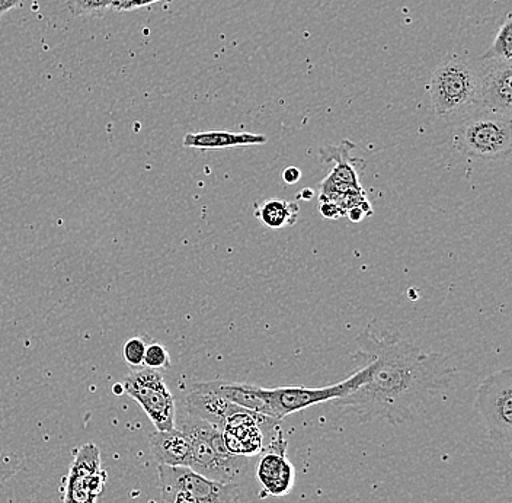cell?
Returning a JSON list of instances; mask_svg holds the SVG:
<instances>
[{
    "label": "cell",
    "mask_w": 512,
    "mask_h": 503,
    "mask_svg": "<svg viewBox=\"0 0 512 503\" xmlns=\"http://www.w3.org/2000/svg\"><path fill=\"white\" fill-rule=\"evenodd\" d=\"M357 345L352 357L370 364V377L350 396L334 402L363 424L376 419L395 426L412 421L454 376L446 355L424 352L393 333L377 335L367 329L357 336Z\"/></svg>",
    "instance_id": "1"
},
{
    "label": "cell",
    "mask_w": 512,
    "mask_h": 503,
    "mask_svg": "<svg viewBox=\"0 0 512 503\" xmlns=\"http://www.w3.org/2000/svg\"><path fill=\"white\" fill-rule=\"evenodd\" d=\"M175 428L190 442V469L220 483H238L249 470V458L227 450L217 426L188 412H176Z\"/></svg>",
    "instance_id": "2"
},
{
    "label": "cell",
    "mask_w": 512,
    "mask_h": 503,
    "mask_svg": "<svg viewBox=\"0 0 512 503\" xmlns=\"http://www.w3.org/2000/svg\"><path fill=\"white\" fill-rule=\"evenodd\" d=\"M453 144L470 159L499 162L512 153V118L476 110L457 124Z\"/></svg>",
    "instance_id": "3"
},
{
    "label": "cell",
    "mask_w": 512,
    "mask_h": 503,
    "mask_svg": "<svg viewBox=\"0 0 512 503\" xmlns=\"http://www.w3.org/2000/svg\"><path fill=\"white\" fill-rule=\"evenodd\" d=\"M479 91V69L469 59L450 54L432 73V107L440 117H450L473 108Z\"/></svg>",
    "instance_id": "4"
},
{
    "label": "cell",
    "mask_w": 512,
    "mask_h": 503,
    "mask_svg": "<svg viewBox=\"0 0 512 503\" xmlns=\"http://www.w3.org/2000/svg\"><path fill=\"white\" fill-rule=\"evenodd\" d=\"M475 408L482 416L489 438L510 458L512 450V370L495 371L480 384Z\"/></svg>",
    "instance_id": "5"
},
{
    "label": "cell",
    "mask_w": 512,
    "mask_h": 503,
    "mask_svg": "<svg viewBox=\"0 0 512 503\" xmlns=\"http://www.w3.org/2000/svg\"><path fill=\"white\" fill-rule=\"evenodd\" d=\"M163 503H242L239 483H220L190 467H158Z\"/></svg>",
    "instance_id": "6"
},
{
    "label": "cell",
    "mask_w": 512,
    "mask_h": 503,
    "mask_svg": "<svg viewBox=\"0 0 512 503\" xmlns=\"http://www.w3.org/2000/svg\"><path fill=\"white\" fill-rule=\"evenodd\" d=\"M371 367L364 362L363 367L352 374L347 380L332 386L316 387H277V389H262V397L267 402L271 418L281 419L288 415L300 412L323 402H334L342 397L350 396L358 387L367 383L370 377Z\"/></svg>",
    "instance_id": "7"
},
{
    "label": "cell",
    "mask_w": 512,
    "mask_h": 503,
    "mask_svg": "<svg viewBox=\"0 0 512 503\" xmlns=\"http://www.w3.org/2000/svg\"><path fill=\"white\" fill-rule=\"evenodd\" d=\"M121 386L124 393L142 406L147 418L156 426V431L175 428V397L160 371L146 367L134 368L133 373L124 378Z\"/></svg>",
    "instance_id": "8"
},
{
    "label": "cell",
    "mask_w": 512,
    "mask_h": 503,
    "mask_svg": "<svg viewBox=\"0 0 512 503\" xmlns=\"http://www.w3.org/2000/svg\"><path fill=\"white\" fill-rule=\"evenodd\" d=\"M107 482V473L101 467V450L94 444L82 445L76 450L66 477L63 503H96Z\"/></svg>",
    "instance_id": "9"
},
{
    "label": "cell",
    "mask_w": 512,
    "mask_h": 503,
    "mask_svg": "<svg viewBox=\"0 0 512 503\" xmlns=\"http://www.w3.org/2000/svg\"><path fill=\"white\" fill-rule=\"evenodd\" d=\"M479 70L476 110L495 112L512 118V66L507 60H485Z\"/></svg>",
    "instance_id": "10"
},
{
    "label": "cell",
    "mask_w": 512,
    "mask_h": 503,
    "mask_svg": "<svg viewBox=\"0 0 512 503\" xmlns=\"http://www.w3.org/2000/svg\"><path fill=\"white\" fill-rule=\"evenodd\" d=\"M287 441L283 434H278L272 438L265 447L264 456L259 461L256 469V477L261 482L262 495L271 496V498H283L293 489L294 473L293 464L286 457Z\"/></svg>",
    "instance_id": "11"
},
{
    "label": "cell",
    "mask_w": 512,
    "mask_h": 503,
    "mask_svg": "<svg viewBox=\"0 0 512 503\" xmlns=\"http://www.w3.org/2000/svg\"><path fill=\"white\" fill-rule=\"evenodd\" d=\"M354 147L351 142H342L339 146L320 147L319 156L322 162H335L336 166L329 173L328 178L323 181L322 195L320 200H328L334 194H342L348 197L347 192H363L360 187V178H358L357 165H361L363 160L351 159L350 152Z\"/></svg>",
    "instance_id": "12"
},
{
    "label": "cell",
    "mask_w": 512,
    "mask_h": 503,
    "mask_svg": "<svg viewBox=\"0 0 512 503\" xmlns=\"http://www.w3.org/2000/svg\"><path fill=\"white\" fill-rule=\"evenodd\" d=\"M235 408L236 405L227 402L219 394L214 393L207 386L206 381L192 384L191 392L185 397V412L197 416V418L203 419V421L210 422L211 425L217 426L220 431H222L227 416Z\"/></svg>",
    "instance_id": "13"
},
{
    "label": "cell",
    "mask_w": 512,
    "mask_h": 503,
    "mask_svg": "<svg viewBox=\"0 0 512 503\" xmlns=\"http://www.w3.org/2000/svg\"><path fill=\"white\" fill-rule=\"evenodd\" d=\"M150 451L159 466L190 467V442L179 429L153 432L150 435Z\"/></svg>",
    "instance_id": "14"
},
{
    "label": "cell",
    "mask_w": 512,
    "mask_h": 503,
    "mask_svg": "<svg viewBox=\"0 0 512 503\" xmlns=\"http://www.w3.org/2000/svg\"><path fill=\"white\" fill-rule=\"evenodd\" d=\"M268 142L265 134L233 133V131H203L188 133L184 137V147L188 149L219 150L233 147L259 146Z\"/></svg>",
    "instance_id": "15"
},
{
    "label": "cell",
    "mask_w": 512,
    "mask_h": 503,
    "mask_svg": "<svg viewBox=\"0 0 512 503\" xmlns=\"http://www.w3.org/2000/svg\"><path fill=\"white\" fill-rule=\"evenodd\" d=\"M214 393L226 399L227 402L251 412L270 416L267 402L262 397V387L245 383H226V381H206Z\"/></svg>",
    "instance_id": "16"
},
{
    "label": "cell",
    "mask_w": 512,
    "mask_h": 503,
    "mask_svg": "<svg viewBox=\"0 0 512 503\" xmlns=\"http://www.w3.org/2000/svg\"><path fill=\"white\" fill-rule=\"evenodd\" d=\"M299 213L300 207L297 203L278 200V198L261 201V203L255 204L254 208L256 219L272 230L287 229V227L294 226L297 223Z\"/></svg>",
    "instance_id": "17"
},
{
    "label": "cell",
    "mask_w": 512,
    "mask_h": 503,
    "mask_svg": "<svg viewBox=\"0 0 512 503\" xmlns=\"http://www.w3.org/2000/svg\"><path fill=\"white\" fill-rule=\"evenodd\" d=\"M482 60H512V19L511 15H507L504 24L496 34L494 44L486 51Z\"/></svg>",
    "instance_id": "18"
},
{
    "label": "cell",
    "mask_w": 512,
    "mask_h": 503,
    "mask_svg": "<svg viewBox=\"0 0 512 503\" xmlns=\"http://www.w3.org/2000/svg\"><path fill=\"white\" fill-rule=\"evenodd\" d=\"M111 0H66L67 11L73 16H94L110 9Z\"/></svg>",
    "instance_id": "19"
},
{
    "label": "cell",
    "mask_w": 512,
    "mask_h": 503,
    "mask_svg": "<svg viewBox=\"0 0 512 503\" xmlns=\"http://www.w3.org/2000/svg\"><path fill=\"white\" fill-rule=\"evenodd\" d=\"M147 342L142 336H134L124 342L121 355L124 361L130 365L131 368L143 367L144 354H146Z\"/></svg>",
    "instance_id": "20"
},
{
    "label": "cell",
    "mask_w": 512,
    "mask_h": 503,
    "mask_svg": "<svg viewBox=\"0 0 512 503\" xmlns=\"http://www.w3.org/2000/svg\"><path fill=\"white\" fill-rule=\"evenodd\" d=\"M143 365L150 370H160V368L171 367V357L168 349L160 342H150L147 344L146 354H144Z\"/></svg>",
    "instance_id": "21"
},
{
    "label": "cell",
    "mask_w": 512,
    "mask_h": 503,
    "mask_svg": "<svg viewBox=\"0 0 512 503\" xmlns=\"http://www.w3.org/2000/svg\"><path fill=\"white\" fill-rule=\"evenodd\" d=\"M19 470H21V461L9 454H0V486L11 480Z\"/></svg>",
    "instance_id": "22"
},
{
    "label": "cell",
    "mask_w": 512,
    "mask_h": 503,
    "mask_svg": "<svg viewBox=\"0 0 512 503\" xmlns=\"http://www.w3.org/2000/svg\"><path fill=\"white\" fill-rule=\"evenodd\" d=\"M159 0H111L110 9L117 12L134 11V9L143 8V6L152 5Z\"/></svg>",
    "instance_id": "23"
},
{
    "label": "cell",
    "mask_w": 512,
    "mask_h": 503,
    "mask_svg": "<svg viewBox=\"0 0 512 503\" xmlns=\"http://www.w3.org/2000/svg\"><path fill=\"white\" fill-rule=\"evenodd\" d=\"M320 214H322L325 219H341L342 214H345L344 211L341 210L338 204L334 203V201H320Z\"/></svg>",
    "instance_id": "24"
},
{
    "label": "cell",
    "mask_w": 512,
    "mask_h": 503,
    "mask_svg": "<svg viewBox=\"0 0 512 503\" xmlns=\"http://www.w3.org/2000/svg\"><path fill=\"white\" fill-rule=\"evenodd\" d=\"M364 207H368L367 201H364V204L358 203L357 205H352L350 210L347 211L348 219L354 221V223H358V221L364 220V217L367 216L366 211H364Z\"/></svg>",
    "instance_id": "25"
},
{
    "label": "cell",
    "mask_w": 512,
    "mask_h": 503,
    "mask_svg": "<svg viewBox=\"0 0 512 503\" xmlns=\"http://www.w3.org/2000/svg\"><path fill=\"white\" fill-rule=\"evenodd\" d=\"M300 178H302V171L296 168V166H290V168H287L286 171L283 172L284 182L288 185L297 184Z\"/></svg>",
    "instance_id": "26"
},
{
    "label": "cell",
    "mask_w": 512,
    "mask_h": 503,
    "mask_svg": "<svg viewBox=\"0 0 512 503\" xmlns=\"http://www.w3.org/2000/svg\"><path fill=\"white\" fill-rule=\"evenodd\" d=\"M22 0H0V18L6 14V12L12 11L16 6L21 5Z\"/></svg>",
    "instance_id": "27"
},
{
    "label": "cell",
    "mask_w": 512,
    "mask_h": 503,
    "mask_svg": "<svg viewBox=\"0 0 512 503\" xmlns=\"http://www.w3.org/2000/svg\"><path fill=\"white\" fill-rule=\"evenodd\" d=\"M297 197L300 198V200H312L313 197H315V192L312 191L310 188L303 189V191L299 192V195Z\"/></svg>",
    "instance_id": "28"
}]
</instances>
